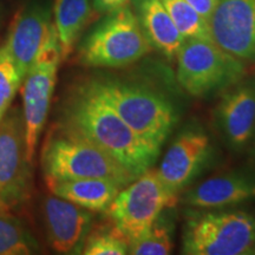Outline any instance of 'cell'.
<instances>
[{"label": "cell", "mask_w": 255, "mask_h": 255, "mask_svg": "<svg viewBox=\"0 0 255 255\" xmlns=\"http://www.w3.org/2000/svg\"><path fill=\"white\" fill-rule=\"evenodd\" d=\"M60 123L100 146L135 176L150 169L161 152L146 144L121 119L94 79L70 91Z\"/></svg>", "instance_id": "6da1fadb"}, {"label": "cell", "mask_w": 255, "mask_h": 255, "mask_svg": "<svg viewBox=\"0 0 255 255\" xmlns=\"http://www.w3.org/2000/svg\"><path fill=\"white\" fill-rule=\"evenodd\" d=\"M40 162L46 183L66 178H104L126 187L138 177L100 146L62 123L47 133Z\"/></svg>", "instance_id": "7a4b0ae2"}, {"label": "cell", "mask_w": 255, "mask_h": 255, "mask_svg": "<svg viewBox=\"0 0 255 255\" xmlns=\"http://www.w3.org/2000/svg\"><path fill=\"white\" fill-rule=\"evenodd\" d=\"M94 81L121 119L146 144L161 151L178 121L171 101L143 83L114 77L94 78Z\"/></svg>", "instance_id": "3957f363"}, {"label": "cell", "mask_w": 255, "mask_h": 255, "mask_svg": "<svg viewBox=\"0 0 255 255\" xmlns=\"http://www.w3.org/2000/svg\"><path fill=\"white\" fill-rule=\"evenodd\" d=\"M152 50L131 6L105 13L78 47V62L88 68L119 69L138 62Z\"/></svg>", "instance_id": "277c9868"}, {"label": "cell", "mask_w": 255, "mask_h": 255, "mask_svg": "<svg viewBox=\"0 0 255 255\" xmlns=\"http://www.w3.org/2000/svg\"><path fill=\"white\" fill-rule=\"evenodd\" d=\"M189 214L182 234L187 255L255 254V215L240 209H201Z\"/></svg>", "instance_id": "5b68a950"}, {"label": "cell", "mask_w": 255, "mask_h": 255, "mask_svg": "<svg viewBox=\"0 0 255 255\" xmlns=\"http://www.w3.org/2000/svg\"><path fill=\"white\" fill-rule=\"evenodd\" d=\"M176 60L178 84L194 97L223 92L246 77V63L212 39L186 38Z\"/></svg>", "instance_id": "8992f818"}, {"label": "cell", "mask_w": 255, "mask_h": 255, "mask_svg": "<svg viewBox=\"0 0 255 255\" xmlns=\"http://www.w3.org/2000/svg\"><path fill=\"white\" fill-rule=\"evenodd\" d=\"M177 200L178 194L169 189L156 169L150 168L120 190L107 214L130 244L141 237L164 209L176 205Z\"/></svg>", "instance_id": "52a82bcc"}, {"label": "cell", "mask_w": 255, "mask_h": 255, "mask_svg": "<svg viewBox=\"0 0 255 255\" xmlns=\"http://www.w3.org/2000/svg\"><path fill=\"white\" fill-rule=\"evenodd\" d=\"M60 60L62 49L55 30L21 83L25 156L31 167H33L38 141L50 110Z\"/></svg>", "instance_id": "ba28073f"}, {"label": "cell", "mask_w": 255, "mask_h": 255, "mask_svg": "<svg viewBox=\"0 0 255 255\" xmlns=\"http://www.w3.org/2000/svg\"><path fill=\"white\" fill-rule=\"evenodd\" d=\"M25 156L24 117L20 108L0 121V209L14 213L31 194V173Z\"/></svg>", "instance_id": "9c48e42d"}, {"label": "cell", "mask_w": 255, "mask_h": 255, "mask_svg": "<svg viewBox=\"0 0 255 255\" xmlns=\"http://www.w3.org/2000/svg\"><path fill=\"white\" fill-rule=\"evenodd\" d=\"M212 156L208 133L201 127L188 126L175 137L156 171L169 189L180 194L202 173Z\"/></svg>", "instance_id": "30bf717a"}, {"label": "cell", "mask_w": 255, "mask_h": 255, "mask_svg": "<svg viewBox=\"0 0 255 255\" xmlns=\"http://www.w3.org/2000/svg\"><path fill=\"white\" fill-rule=\"evenodd\" d=\"M214 43L245 63H255V0H218L209 20Z\"/></svg>", "instance_id": "8fae6325"}, {"label": "cell", "mask_w": 255, "mask_h": 255, "mask_svg": "<svg viewBox=\"0 0 255 255\" xmlns=\"http://www.w3.org/2000/svg\"><path fill=\"white\" fill-rule=\"evenodd\" d=\"M55 30L52 12L45 2H28L15 14L4 45L13 59L21 83Z\"/></svg>", "instance_id": "7c38bea8"}, {"label": "cell", "mask_w": 255, "mask_h": 255, "mask_svg": "<svg viewBox=\"0 0 255 255\" xmlns=\"http://www.w3.org/2000/svg\"><path fill=\"white\" fill-rule=\"evenodd\" d=\"M214 119L225 142L233 150H244L255 133V78H242L223 91Z\"/></svg>", "instance_id": "4fadbf2b"}, {"label": "cell", "mask_w": 255, "mask_h": 255, "mask_svg": "<svg viewBox=\"0 0 255 255\" xmlns=\"http://www.w3.org/2000/svg\"><path fill=\"white\" fill-rule=\"evenodd\" d=\"M43 216L47 240L59 254H81L92 227V212L56 195L43 201Z\"/></svg>", "instance_id": "5bb4252c"}, {"label": "cell", "mask_w": 255, "mask_h": 255, "mask_svg": "<svg viewBox=\"0 0 255 255\" xmlns=\"http://www.w3.org/2000/svg\"><path fill=\"white\" fill-rule=\"evenodd\" d=\"M255 201V174L237 170L218 175L188 189L181 202L196 209H223Z\"/></svg>", "instance_id": "9a60e30c"}, {"label": "cell", "mask_w": 255, "mask_h": 255, "mask_svg": "<svg viewBox=\"0 0 255 255\" xmlns=\"http://www.w3.org/2000/svg\"><path fill=\"white\" fill-rule=\"evenodd\" d=\"M131 8L151 47L168 60L176 58L186 38L159 0H131Z\"/></svg>", "instance_id": "2e32d148"}, {"label": "cell", "mask_w": 255, "mask_h": 255, "mask_svg": "<svg viewBox=\"0 0 255 255\" xmlns=\"http://www.w3.org/2000/svg\"><path fill=\"white\" fill-rule=\"evenodd\" d=\"M53 195L92 213H107L122 186L104 178H66L47 182Z\"/></svg>", "instance_id": "e0dca14e"}, {"label": "cell", "mask_w": 255, "mask_h": 255, "mask_svg": "<svg viewBox=\"0 0 255 255\" xmlns=\"http://www.w3.org/2000/svg\"><path fill=\"white\" fill-rule=\"evenodd\" d=\"M92 0H55L53 23L62 49V59H66L75 50L83 31L94 17Z\"/></svg>", "instance_id": "ac0fdd59"}, {"label": "cell", "mask_w": 255, "mask_h": 255, "mask_svg": "<svg viewBox=\"0 0 255 255\" xmlns=\"http://www.w3.org/2000/svg\"><path fill=\"white\" fill-rule=\"evenodd\" d=\"M175 206L168 207L141 237L130 241L131 255H168L174 248Z\"/></svg>", "instance_id": "d6986e66"}, {"label": "cell", "mask_w": 255, "mask_h": 255, "mask_svg": "<svg viewBox=\"0 0 255 255\" xmlns=\"http://www.w3.org/2000/svg\"><path fill=\"white\" fill-rule=\"evenodd\" d=\"M39 252L38 242L14 213L0 209V255H28Z\"/></svg>", "instance_id": "ffe728a7"}, {"label": "cell", "mask_w": 255, "mask_h": 255, "mask_svg": "<svg viewBox=\"0 0 255 255\" xmlns=\"http://www.w3.org/2000/svg\"><path fill=\"white\" fill-rule=\"evenodd\" d=\"M129 253V240L109 221L105 226L90 229L81 254L85 255H124Z\"/></svg>", "instance_id": "44dd1931"}, {"label": "cell", "mask_w": 255, "mask_h": 255, "mask_svg": "<svg viewBox=\"0 0 255 255\" xmlns=\"http://www.w3.org/2000/svg\"><path fill=\"white\" fill-rule=\"evenodd\" d=\"M184 38L212 39L208 21L186 0H159Z\"/></svg>", "instance_id": "7402d4cb"}, {"label": "cell", "mask_w": 255, "mask_h": 255, "mask_svg": "<svg viewBox=\"0 0 255 255\" xmlns=\"http://www.w3.org/2000/svg\"><path fill=\"white\" fill-rule=\"evenodd\" d=\"M20 84L21 79L13 59L5 45H2L0 47V121L9 109Z\"/></svg>", "instance_id": "603a6c76"}, {"label": "cell", "mask_w": 255, "mask_h": 255, "mask_svg": "<svg viewBox=\"0 0 255 255\" xmlns=\"http://www.w3.org/2000/svg\"><path fill=\"white\" fill-rule=\"evenodd\" d=\"M129 2H131V0H92L95 11L103 14L129 5Z\"/></svg>", "instance_id": "cb8c5ba5"}, {"label": "cell", "mask_w": 255, "mask_h": 255, "mask_svg": "<svg viewBox=\"0 0 255 255\" xmlns=\"http://www.w3.org/2000/svg\"><path fill=\"white\" fill-rule=\"evenodd\" d=\"M186 1L191 7L195 8L207 21L209 20L210 15H212L216 4H218V0H186Z\"/></svg>", "instance_id": "d4e9b609"}, {"label": "cell", "mask_w": 255, "mask_h": 255, "mask_svg": "<svg viewBox=\"0 0 255 255\" xmlns=\"http://www.w3.org/2000/svg\"><path fill=\"white\" fill-rule=\"evenodd\" d=\"M253 139H254V150H255V133H254V137H253Z\"/></svg>", "instance_id": "484cf974"}]
</instances>
